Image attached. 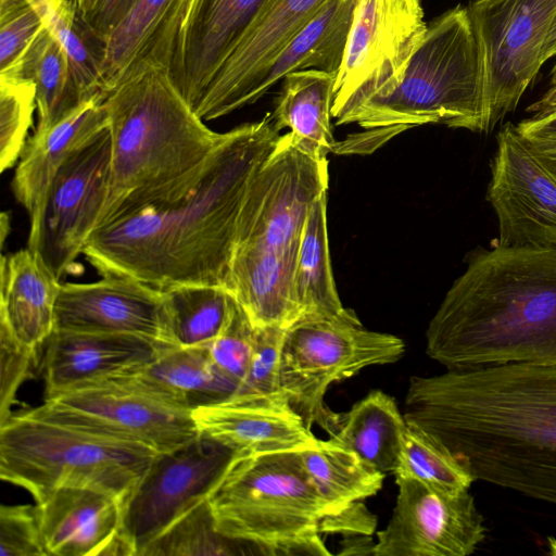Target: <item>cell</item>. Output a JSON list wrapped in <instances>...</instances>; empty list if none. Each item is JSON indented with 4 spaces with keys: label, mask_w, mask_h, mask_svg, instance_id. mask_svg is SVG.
<instances>
[{
    "label": "cell",
    "mask_w": 556,
    "mask_h": 556,
    "mask_svg": "<svg viewBox=\"0 0 556 556\" xmlns=\"http://www.w3.org/2000/svg\"><path fill=\"white\" fill-rule=\"evenodd\" d=\"M279 136L271 114L226 131L187 191L98 227L83 255L101 276L160 292L190 285L227 290L245 193Z\"/></svg>",
    "instance_id": "cell-1"
},
{
    "label": "cell",
    "mask_w": 556,
    "mask_h": 556,
    "mask_svg": "<svg viewBox=\"0 0 556 556\" xmlns=\"http://www.w3.org/2000/svg\"><path fill=\"white\" fill-rule=\"evenodd\" d=\"M404 418L475 481L556 505V366L508 364L414 376Z\"/></svg>",
    "instance_id": "cell-2"
},
{
    "label": "cell",
    "mask_w": 556,
    "mask_h": 556,
    "mask_svg": "<svg viewBox=\"0 0 556 556\" xmlns=\"http://www.w3.org/2000/svg\"><path fill=\"white\" fill-rule=\"evenodd\" d=\"M426 352L450 370L556 366V249L476 250L426 331Z\"/></svg>",
    "instance_id": "cell-3"
},
{
    "label": "cell",
    "mask_w": 556,
    "mask_h": 556,
    "mask_svg": "<svg viewBox=\"0 0 556 556\" xmlns=\"http://www.w3.org/2000/svg\"><path fill=\"white\" fill-rule=\"evenodd\" d=\"M111 178L98 227L187 191L226 132L205 125L169 70L143 64L103 97ZM96 228V229H97Z\"/></svg>",
    "instance_id": "cell-4"
},
{
    "label": "cell",
    "mask_w": 556,
    "mask_h": 556,
    "mask_svg": "<svg viewBox=\"0 0 556 556\" xmlns=\"http://www.w3.org/2000/svg\"><path fill=\"white\" fill-rule=\"evenodd\" d=\"M336 119L364 130L337 142V153L371 152L416 126L443 124L485 131L478 46L468 8L460 4L432 20L401 83L386 97L361 103Z\"/></svg>",
    "instance_id": "cell-5"
},
{
    "label": "cell",
    "mask_w": 556,
    "mask_h": 556,
    "mask_svg": "<svg viewBox=\"0 0 556 556\" xmlns=\"http://www.w3.org/2000/svg\"><path fill=\"white\" fill-rule=\"evenodd\" d=\"M217 529L265 555H333L300 452L236 455L207 497Z\"/></svg>",
    "instance_id": "cell-6"
},
{
    "label": "cell",
    "mask_w": 556,
    "mask_h": 556,
    "mask_svg": "<svg viewBox=\"0 0 556 556\" xmlns=\"http://www.w3.org/2000/svg\"><path fill=\"white\" fill-rule=\"evenodd\" d=\"M140 444L92 434L30 415L0 424V478L36 502L60 488L106 492L123 505L156 456Z\"/></svg>",
    "instance_id": "cell-7"
},
{
    "label": "cell",
    "mask_w": 556,
    "mask_h": 556,
    "mask_svg": "<svg viewBox=\"0 0 556 556\" xmlns=\"http://www.w3.org/2000/svg\"><path fill=\"white\" fill-rule=\"evenodd\" d=\"M404 352L405 343L399 337L367 329L353 309L305 317L286 329L280 388L308 428L317 424L330 437L342 414L325 405L329 386L366 367L395 363Z\"/></svg>",
    "instance_id": "cell-8"
},
{
    "label": "cell",
    "mask_w": 556,
    "mask_h": 556,
    "mask_svg": "<svg viewBox=\"0 0 556 556\" xmlns=\"http://www.w3.org/2000/svg\"><path fill=\"white\" fill-rule=\"evenodd\" d=\"M30 415L92 434L172 451L200 431L192 412L123 375L72 389L27 410Z\"/></svg>",
    "instance_id": "cell-9"
},
{
    "label": "cell",
    "mask_w": 556,
    "mask_h": 556,
    "mask_svg": "<svg viewBox=\"0 0 556 556\" xmlns=\"http://www.w3.org/2000/svg\"><path fill=\"white\" fill-rule=\"evenodd\" d=\"M482 78L485 131L513 112L543 63L556 0H473L468 7Z\"/></svg>",
    "instance_id": "cell-10"
},
{
    "label": "cell",
    "mask_w": 556,
    "mask_h": 556,
    "mask_svg": "<svg viewBox=\"0 0 556 556\" xmlns=\"http://www.w3.org/2000/svg\"><path fill=\"white\" fill-rule=\"evenodd\" d=\"M427 26L422 0H357L336 73L331 116L389 94L401 83Z\"/></svg>",
    "instance_id": "cell-11"
},
{
    "label": "cell",
    "mask_w": 556,
    "mask_h": 556,
    "mask_svg": "<svg viewBox=\"0 0 556 556\" xmlns=\"http://www.w3.org/2000/svg\"><path fill=\"white\" fill-rule=\"evenodd\" d=\"M328 180V160L311 157L290 132L280 135L245 193L235 251L298 255L311 207L327 193Z\"/></svg>",
    "instance_id": "cell-12"
},
{
    "label": "cell",
    "mask_w": 556,
    "mask_h": 556,
    "mask_svg": "<svg viewBox=\"0 0 556 556\" xmlns=\"http://www.w3.org/2000/svg\"><path fill=\"white\" fill-rule=\"evenodd\" d=\"M236 455L203 432L157 453L123 505L122 535L131 556H142L153 541L207 500Z\"/></svg>",
    "instance_id": "cell-13"
},
{
    "label": "cell",
    "mask_w": 556,
    "mask_h": 556,
    "mask_svg": "<svg viewBox=\"0 0 556 556\" xmlns=\"http://www.w3.org/2000/svg\"><path fill=\"white\" fill-rule=\"evenodd\" d=\"M110 178L108 127L73 153L50 185L35 251L61 282L97 228Z\"/></svg>",
    "instance_id": "cell-14"
},
{
    "label": "cell",
    "mask_w": 556,
    "mask_h": 556,
    "mask_svg": "<svg viewBox=\"0 0 556 556\" xmlns=\"http://www.w3.org/2000/svg\"><path fill=\"white\" fill-rule=\"evenodd\" d=\"M396 504L377 532L374 556H467L488 529L468 490L445 491L413 478H396Z\"/></svg>",
    "instance_id": "cell-15"
},
{
    "label": "cell",
    "mask_w": 556,
    "mask_h": 556,
    "mask_svg": "<svg viewBox=\"0 0 556 556\" xmlns=\"http://www.w3.org/2000/svg\"><path fill=\"white\" fill-rule=\"evenodd\" d=\"M486 199L503 247L556 249V180L533 156L515 125L497 132Z\"/></svg>",
    "instance_id": "cell-16"
},
{
    "label": "cell",
    "mask_w": 556,
    "mask_h": 556,
    "mask_svg": "<svg viewBox=\"0 0 556 556\" xmlns=\"http://www.w3.org/2000/svg\"><path fill=\"white\" fill-rule=\"evenodd\" d=\"M327 0H273L247 28L194 106L203 121L226 116L258 100L271 61Z\"/></svg>",
    "instance_id": "cell-17"
},
{
    "label": "cell",
    "mask_w": 556,
    "mask_h": 556,
    "mask_svg": "<svg viewBox=\"0 0 556 556\" xmlns=\"http://www.w3.org/2000/svg\"><path fill=\"white\" fill-rule=\"evenodd\" d=\"M54 331L127 333L172 345L164 293L116 275L61 283Z\"/></svg>",
    "instance_id": "cell-18"
},
{
    "label": "cell",
    "mask_w": 556,
    "mask_h": 556,
    "mask_svg": "<svg viewBox=\"0 0 556 556\" xmlns=\"http://www.w3.org/2000/svg\"><path fill=\"white\" fill-rule=\"evenodd\" d=\"M273 0H190L170 77L193 109L247 28Z\"/></svg>",
    "instance_id": "cell-19"
},
{
    "label": "cell",
    "mask_w": 556,
    "mask_h": 556,
    "mask_svg": "<svg viewBox=\"0 0 556 556\" xmlns=\"http://www.w3.org/2000/svg\"><path fill=\"white\" fill-rule=\"evenodd\" d=\"M36 507L48 556H131L117 497L89 488H60Z\"/></svg>",
    "instance_id": "cell-20"
},
{
    "label": "cell",
    "mask_w": 556,
    "mask_h": 556,
    "mask_svg": "<svg viewBox=\"0 0 556 556\" xmlns=\"http://www.w3.org/2000/svg\"><path fill=\"white\" fill-rule=\"evenodd\" d=\"M45 345V400L143 368L173 348L136 334L73 331H54Z\"/></svg>",
    "instance_id": "cell-21"
},
{
    "label": "cell",
    "mask_w": 556,
    "mask_h": 556,
    "mask_svg": "<svg viewBox=\"0 0 556 556\" xmlns=\"http://www.w3.org/2000/svg\"><path fill=\"white\" fill-rule=\"evenodd\" d=\"M103 94L84 101L54 126L28 138L20 156L12 190L29 216L27 248L36 250L50 185L66 160L109 127Z\"/></svg>",
    "instance_id": "cell-22"
},
{
    "label": "cell",
    "mask_w": 556,
    "mask_h": 556,
    "mask_svg": "<svg viewBox=\"0 0 556 556\" xmlns=\"http://www.w3.org/2000/svg\"><path fill=\"white\" fill-rule=\"evenodd\" d=\"M192 417L200 432L238 455L302 452L324 444L289 404L231 397L195 408Z\"/></svg>",
    "instance_id": "cell-23"
},
{
    "label": "cell",
    "mask_w": 556,
    "mask_h": 556,
    "mask_svg": "<svg viewBox=\"0 0 556 556\" xmlns=\"http://www.w3.org/2000/svg\"><path fill=\"white\" fill-rule=\"evenodd\" d=\"M190 0H137L102 43L103 96L143 64L170 67Z\"/></svg>",
    "instance_id": "cell-24"
},
{
    "label": "cell",
    "mask_w": 556,
    "mask_h": 556,
    "mask_svg": "<svg viewBox=\"0 0 556 556\" xmlns=\"http://www.w3.org/2000/svg\"><path fill=\"white\" fill-rule=\"evenodd\" d=\"M61 283L37 251L26 247L3 255L0 328L21 346L40 353L55 330Z\"/></svg>",
    "instance_id": "cell-25"
},
{
    "label": "cell",
    "mask_w": 556,
    "mask_h": 556,
    "mask_svg": "<svg viewBox=\"0 0 556 556\" xmlns=\"http://www.w3.org/2000/svg\"><path fill=\"white\" fill-rule=\"evenodd\" d=\"M123 376L191 412L229 400L239 389L215 365L207 345L169 348L151 364Z\"/></svg>",
    "instance_id": "cell-26"
},
{
    "label": "cell",
    "mask_w": 556,
    "mask_h": 556,
    "mask_svg": "<svg viewBox=\"0 0 556 556\" xmlns=\"http://www.w3.org/2000/svg\"><path fill=\"white\" fill-rule=\"evenodd\" d=\"M336 73L308 68L287 74L271 114L275 127L290 128L294 142L317 161L327 160L337 143L331 125Z\"/></svg>",
    "instance_id": "cell-27"
},
{
    "label": "cell",
    "mask_w": 556,
    "mask_h": 556,
    "mask_svg": "<svg viewBox=\"0 0 556 556\" xmlns=\"http://www.w3.org/2000/svg\"><path fill=\"white\" fill-rule=\"evenodd\" d=\"M356 2L357 0H327L271 61L258 85V100L291 72L308 68L338 71Z\"/></svg>",
    "instance_id": "cell-28"
},
{
    "label": "cell",
    "mask_w": 556,
    "mask_h": 556,
    "mask_svg": "<svg viewBox=\"0 0 556 556\" xmlns=\"http://www.w3.org/2000/svg\"><path fill=\"white\" fill-rule=\"evenodd\" d=\"M406 427L394 399L375 390L342 414L338 430L328 440L354 452L377 471L394 473Z\"/></svg>",
    "instance_id": "cell-29"
},
{
    "label": "cell",
    "mask_w": 556,
    "mask_h": 556,
    "mask_svg": "<svg viewBox=\"0 0 556 556\" xmlns=\"http://www.w3.org/2000/svg\"><path fill=\"white\" fill-rule=\"evenodd\" d=\"M21 78L36 87L38 122L34 134H41L88 98L59 39L47 28L40 33L22 65Z\"/></svg>",
    "instance_id": "cell-30"
},
{
    "label": "cell",
    "mask_w": 556,
    "mask_h": 556,
    "mask_svg": "<svg viewBox=\"0 0 556 556\" xmlns=\"http://www.w3.org/2000/svg\"><path fill=\"white\" fill-rule=\"evenodd\" d=\"M294 287L302 313L301 319L333 315L344 308L331 269L327 193L313 204L306 218L298 254Z\"/></svg>",
    "instance_id": "cell-31"
},
{
    "label": "cell",
    "mask_w": 556,
    "mask_h": 556,
    "mask_svg": "<svg viewBox=\"0 0 556 556\" xmlns=\"http://www.w3.org/2000/svg\"><path fill=\"white\" fill-rule=\"evenodd\" d=\"M302 463L326 509L336 514L348 505L375 495L386 475L346 448L324 440L320 447L300 452ZM325 515V516H326Z\"/></svg>",
    "instance_id": "cell-32"
},
{
    "label": "cell",
    "mask_w": 556,
    "mask_h": 556,
    "mask_svg": "<svg viewBox=\"0 0 556 556\" xmlns=\"http://www.w3.org/2000/svg\"><path fill=\"white\" fill-rule=\"evenodd\" d=\"M164 293L168 339L175 348L213 342L226 328L235 298L223 287L190 285Z\"/></svg>",
    "instance_id": "cell-33"
},
{
    "label": "cell",
    "mask_w": 556,
    "mask_h": 556,
    "mask_svg": "<svg viewBox=\"0 0 556 556\" xmlns=\"http://www.w3.org/2000/svg\"><path fill=\"white\" fill-rule=\"evenodd\" d=\"M394 475L452 492L468 490L475 482L470 472L448 450L426 431L409 424Z\"/></svg>",
    "instance_id": "cell-34"
},
{
    "label": "cell",
    "mask_w": 556,
    "mask_h": 556,
    "mask_svg": "<svg viewBox=\"0 0 556 556\" xmlns=\"http://www.w3.org/2000/svg\"><path fill=\"white\" fill-rule=\"evenodd\" d=\"M243 547L249 546L217 529L205 500L153 541L142 556L233 555L244 554Z\"/></svg>",
    "instance_id": "cell-35"
},
{
    "label": "cell",
    "mask_w": 556,
    "mask_h": 556,
    "mask_svg": "<svg viewBox=\"0 0 556 556\" xmlns=\"http://www.w3.org/2000/svg\"><path fill=\"white\" fill-rule=\"evenodd\" d=\"M36 102L35 84L25 78L0 79V169L13 167L27 142Z\"/></svg>",
    "instance_id": "cell-36"
},
{
    "label": "cell",
    "mask_w": 556,
    "mask_h": 556,
    "mask_svg": "<svg viewBox=\"0 0 556 556\" xmlns=\"http://www.w3.org/2000/svg\"><path fill=\"white\" fill-rule=\"evenodd\" d=\"M286 329L254 328V348L247 375L232 397L289 404L279 383L280 353ZM290 405V404H289Z\"/></svg>",
    "instance_id": "cell-37"
},
{
    "label": "cell",
    "mask_w": 556,
    "mask_h": 556,
    "mask_svg": "<svg viewBox=\"0 0 556 556\" xmlns=\"http://www.w3.org/2000/svg\"><path fill=\"white\" fill-rule=\"evenodd\" d=\"M46 23L31 4L0 14V79L21 78L25 56Z\"/></svg>",
    "instance_id": "cell-38"
},
{
    "label": "cell",
    "mask_w": 556,
    "mask_h": 556,
    "mask_svg": "<svg viewBox=\"0 0 556 556\" xmlns=\"http://www.w3.org/2000/svg\"><path fill=\"white\" fill-rule=\"evenodd\" d=\"M207 346L215 365L240 386L253 354L254 327L237 301L226 328Z\"/></svg>",
    "instance_id": "cell-39"
},
{
    "label": "cell",
    "mask_w": 556,
    "mask_h": 556,
    "mask_svg": "<svg viewBox=\"0 0 556 556\" xmlns=\"http://www.w3.org/2000/svg\"><path fill=\"white\" fill-rule=\"evenodd\" d=\"M0 556H48L36 505H1Z\"/></svg>",
    "instance_id": "cell-40"
},
{
    "label": "cell",
    "mask_w": 556,
    "mask_h": 556,
    "mask_svg": "<svg viewBox=\"0 0 556 556\" xmlns=\"http://www.w3.org/2000/svg\"><path fill=\"white\" fill-rule=\"evenodd\" d=\"M1 395L0 424L12 413L10 408L21 384L29 378L38 365L40 353L21 346L11 334L0 328Z\"/></svg>",
    "instance_id": "cell-41"
},
{
    "label": "cell",
    "mask_w": 556,
    "mask_h": 556,
    "mask_svg": "<svg viewBox=\"0 0 556 556\" xmlns=\"http://www.w3.org/2000/svg\"><path fill=\"white\" fill-rule=\"evenodd\" d=\"M515 128L533 156L556 180V113L531 116Z\"/></svg>",
    "instance_id": "cell-42"
},
{
    "label": "cell",
    "mask_w": 556,
    "mask_h": 556,
    "mask_svg": "<svg viewBox=\"0 0 556 556\" xmlns=\"http://www.w3.org/2000/svg\"><path fill=\"white\" fill-rule=\"evenodd\" d=\"M137 0H76L80 23L101 45Z\"/></svg>",
    "instance_id": "cell-43"
},
{
    "label": "cell",
    "mask_w": 556,
    "mask_h": 556,
    "mask_svg": "<svg viewBox=\"0 0 556 556\" xmlns=\"http://www.w3.org/2000/svg\"><path fill=\"white\" fill-rule=\"evenodd\" d=\"M378 518L363 501H356L342 510L324 516L319 521L321 534H340L344 538L354 535H372Z\"/></svg>",
    "instance_id": "cell-44"
},
{
    "label": "cell",
    "mask_w": 556,
    "mask_h": 556,
    "mask_svg": "<svg viewBox=\"0 0 556 556\" xmlns=\"http://www.w3.org/2000/svg\"><path fill=\"white\" fill-rule=\"evenodd\" d=\"M527 111L535 117L546 116L556 112V62L549 72V81L546 90Z\"/></svg>",
    "instance_id": "cell-45"
},
{
    "label": "cell",
    "mask_w": 556,
    "mask_h": 556,
    "mask_svg": "<svg viewBox=\"0 0 556 556\" xmlns=\"http://www.w3.org/2000/svg\"><path fill=\"white\" fill-rule=\"evenodd\" d=\"M375 545L371 535L348 536L340 543V548L336 553L338 556L357 555L366 556L375 553Z\"/></svg>",
    "instance_id": "cell-46"
},
{
    "label": "cell",
    "mask_w": 556,
    "mask_h": 556,
    "mask_svg": "<svg viewBox=\"0 0 556 556\" xmlns=\"http://www.w3.org/2000/svg\"><path fill=\"white\" fill-rule=\"evenodd\" d=\"M554 56H556V16L542 48L541 61L544 64Z\"/></svg>",
    "instance_id": "cell-47"
},
{
    "label": "cell",
    "mask_w": 556,
    "mask_h": 556,
    "mask_svg": "<svg viewBox=\"0 0 556 556\" xmlns=\"http://www.w3.org/2000/svg\"><path fill=\"white\" fill-rule=\"evenodd\" d=\"M41 0H0V14L12 11L25 4L36 5Z\"/></svg>",
    "instance_id": "cell-48"
},
{
    "label": "cell",
    "mask_w": 556,
    "mask_h": 556,
    "mask_svg": "<svg viewBox=\"0 0 556 556\" xmlns=\"http://www.w3.org/2000/svg\"><path fill=\"white\" fill-rule=\"evenodd\" d=\"M549 554L556 555V540L553 538L548 539Z\"/></svg>",
    "instance_id": "cell-49"
},
{
    "label": "cell",
    "mask_w": 556,
    "mask_h": 556,
    "mask_svg": "<svg viewBox=\"0 0 556 556\" xmlns=\"http://www.w3.org/2000/svg\"><path fill=\"white\" fill-rule=\"evenodd\" d=\"M556 113V112H555Z\"/></svg>",
    "instance_id": "cell-50"
}]
</instances>
